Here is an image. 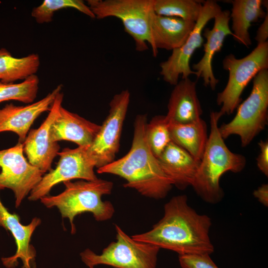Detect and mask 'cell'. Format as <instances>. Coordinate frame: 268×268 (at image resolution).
I'll use <instances>...</instances> for the list:
<instances>
[{
  "label": "cell",
  "instance_id": "cell-10",
  "mask_svg": "<svg viewBox=\"0 0 268 268\" xmlns=\"http://www.w3.org/2000/svg\"><path fill=\"white\" fill-rule=\"evenodd\" d=\"M130 101V93L127 89L114 96L109 103L108 115L88 147V153L94 160L97 169L114 161L119 150L123 124Z\"/></svg>",
  "mask_w": 268,
  "mask_h": 268
},
{
  "label": "cell",
  "instance_id": "cell-31",
  "mask_svg": "<svg viewBox=\"0 0 268 268\" xmlns=\"http://www.w3.org/2000/svg\"><path fill=\"white\" fill-rule=\"evenodd\" d=\"M253 196L265 206H268V185L264 184L253 192Z\"/></svg>",
  "mask_w": 268,
  "mask_h": 268
},
{
  "label": "cell",
  "instance_id": "cell-1",
  "mask_svg": "<svg viewBox=\"0 0 268 268\" xmlns=\"http://www.w3.org/2000/svg\"><path fill=\"white\" fill-rule=\"evenodd\" d=\"M211 218L191 207L185 195L172 197L164 215L152 228L131 237L140 242L176 252L179 255H210L214 246L209 235Z\"/></svg>",
  "mask_w": 268,
  "mask_h": 268
},
{
  "label": "cell",
  "instance_id": "cell-9",
  "mask_svg": "<svg viewBox=\"0 0 268 268\" xmlns=\"http://www.w3.org/2000/svg\"><path fill=\"white\" fill-rule=\"evenodd\" d=\"M88 147L65 148L60 151L58 154L60 158L56 168L44 174L30 193L28 199L30 201L40 200L62 182L73 179L91 181L97 179L94 172L96 163L88 153Z\"/></svg>",
  "mask_w": 268,
  "mask_h": 268
},
{
  "label": "cell",
  "instance_id": "cell-23",
  "mask_svg": "<svg viewBox=\"0 0 268 268\" xmlns=\"http://www.w3.org/2000/svg\"><path fill=\"white\" fill-rule=\"evenodd\" d=\"M40 65L39 56L32 53L17 58L6 49L0 48V81L15 83L36 74Z\"/></svg>",
  "mask_w": 268,
  "mask_h": 268
},
{
  "label": "cell",
  "instance_id": "cell-16",
  "mask_svg": "<svg viewBox=\"0 0 268 268\" xmlns=\"http://www.w3.org/2000/svg\"><path fill=\"white\" fill-rule=\"evenodd\" d=\"M230 15V11L221 10L214 18L212 28L204 29L203 36L206 40L203 45L204 55L199 62L192 66L194 71L197 72V77H201L204 86H209L213 90L215 89L219 80L216 78L212 70V59L221 50L225 37L229 35L233 36L229 25Z\"/></svg>",
  "mask_w": 268,
  "mask_h": 268
},
{
  "label": "cell",
  "instance_id": "cell-6",
  "mask_svg": "<svg viewBox=\"0 0 268 268\" xmlns=\"http://www.w3.org/2000/svg\"><path fill=\"white\" fill-rule=\"evenodd\" d=\"M116 241L110 243L98 255L89 249L80 254L82 261L89 268L105 265L116 268H156L160 248L129 236L115 225Z\"/></svg>",
  "mask_w": 268,
  "mask_h": 268
},
{
  "label": "cell",
  "instance_id": "cell-24",
  "mask_svg": "<svg viewBox=\"0 0 268 268\" xmlns=\"http://www.w3.org/2000/svg\"><path fill=\"white\" fill-rule=\"evenodd\" d=\"M202 5L201 2L194 0H154L153 8L158 15L196 22Z\"/></svg>",
  "mask_w": 268,
  "mask_h": 268
},
{
  "label": "cell",
  "instance_id": "cell-12",
  "mask_svg": "<svg viewBox=\"0 0 268 268\" xmlns=\"http://www.w3.org/2000/svg\"><path fill=\"white\" fill-rule=\"evenodd\" d=\"M221 10L220 6L214 0L203 2L195 27L186 42L180 47L172 50L168 59L160 64V74L165 82L175 86L180 76L184 79L191 74L197 75V72L190 67V59L195 50L202 46V33L205 25Z\"/></svg>",
  "mask_w": 268,
  "mask_h": 268
},
{
  "label": "cell",
  "instance_id": "cell-21",
  "mask_svg": "<svg viewBox=\"0 0 268 268\" xmlns=\"http://www.w3.org/2000/svg\"><path fill=\"white\" fill-rule=\"evenodd\" d=\"M230 18L233 37L239 43L249 47L252 45L249 29L252 23L264 18L267 14L261 0H234ZM268 11V10H267Z\"/></svg>",
  "mask_w": 268,
  "mask_h": 268
},
{
  "label": "cell",
  "instance_id": "cell-14",
  "mask_svg": "<svg viewBox=\"0 0 268 268\" xmlns=\"http://www.w3.org/2000/svg\"><path fill=\"white\" fill-rule=\"evenodd\" d=\"M41 223L40 218L34 217L28 224H22L19 216L10 212L0 198V226L10 232L16 245L13 255L1 259L5 267L14 268L20 259L23 263L22 268H35L36 250L30 242L33 233Z\"/></svg>",
  "mask_w": 268,
  "mask_h": 268
},
{
  "label": "cell",
  "instance_id": "cell-18",
  "mask_svg": "<svg viewBox=\"0 0 268 268\" xmlns=\"http://www.w3.org/2000/svg\"><path fill=\"white\" fill-rule=\"evenodd\" d=\"M100 125L91 122L78 114L60 107L58 115L51 125V140H67L78 146H89L97 135Z\"/></svg>",
  "mask_w": 268,
  "mask_h": 268
},
{
  "label": "cell",
  "instance_id": "cell-30",
  "mask_svg": "<svg viewBox=\"0 0 268 268\" xmlns=\"http://www.w3.org/2000/svg\"><path fill=\"white\" fill-rule=\"evenodd\" d=\"M268 12L264 18L263 22L259 27L257 34L255 37V40L258 44L265 43L268 41Z\"/></svg>",
  "mask_w": 268,
  "mask_h": 268
},
{
  "label": "cell",
  "instance_id": "cell-27",
  "mask_svg": "<svg viewBox=\"0 0 268 268\" xmlns=\"http://www.w3.org/2000/svg\"><path fill=\"white\" fill-rule=\"evenodd\" d=\"M145 135L150 149L158 158L171 141L169 124L165 116L153 117L146 125Z\"/></svg>",
  "mask_w": 268,
  "mask_h": 268
},
{
  "label": "cell",
  "instance_id": "cell-20",
  "mask_svg": "<svg viewBox=\"0 0 268 268\" xmlns=\"http://www.w3.org/2000/svg\"><path fill=\"white\" fill-rule=\"evenodd\" d=\"M196 83L188 77L182 79L174 86L165 116L169 123L187 124L201 119L202 110L197 94Z\"/></svg>",
  "mask_w": 268,
  "mask_h": 268
},
{
  "label": "cell",
  "instance_id": "cell-25",
  "mask_svg": "<svg viewBox=\"0 0 268 268\" xmlns=\"http://www.w3.org/2000/svg\"><path fill=\"white\" fill-rule=\"evenodd\" d=\"M39 84V79L36 74L18 83L0 81V103L9 100L32 103L37 97Z\"/></svg>",
  "mask_w": 268,
  "mask_h": 268
},
{
  "label": "cell",
  "instance_id": "cell-26",
  "mask_svg": "<svg viewBox=\"0 0 268 268\" xmlns=\"http://www.w3.org/2000/svg\"><path fill=\"white\" fill-rule=\"evenodd\" d=\"M67 8H74L91 18H95L87 4L81 0H44L33 8L31 16L38 23H49L53 20L56 11Z\"/></svg>",
  "mask_w": 268,
  "mask_h": 268
},
{
  "label": "cell",
  "instance_id": "cell-17",
  "mask_svg": "<svg viewBox=\"0 0 268 268\" xmlns=\"http://www.w3.org/2000/svg\"><path fill=\"white\" fill-rule=\"evenodd\" d=\"M196 22L181 18L160 15L153 10L149 18L152 55L158 49L173 50L182 46L194 29Z\"/></svg>",
  "mask_w": 268,
  "mask_h": 268
},
{
  "label": "cell",
  "instance_id": "cell-19",
  "mask_svg": "<svg viewBox=\"0 0 268 268\" xmlns=\"http://www.w3.org/2000/svg\"><path fill=\"white\" fill-rule=\"evenodd\" d=\"M157 159L173 186L180 190L192 186L200 161L172 141Z\"/></svg>",
  "mask_w": 268,
  "mask_h": 268
},
{
  "label": "cell",
  "instance_id": "cell-11",
  "mask_svg": "<svg viewBox=\"0 0 268 268\" xmlns=\"http://www.w3.org/2000/svg\"><path fill=\"white\" fill-rule=\"evenodd\" d=\"M23 143L0 150V191L11 190L15 206H20L24 199L40 181L44 173L31 165L24 156Z\"/></svg>",
  "mask_w": 268,
  "mask_h": 268
},
{
  "label": "cell",
  "instance_id": "cell-22",
  "mask_svg": "<svg viewBox=\"0 0 268 268\" xmlns=\"http://www.w3.org/2000/svg\"><path fill=\"white\" fill-rule=\"evenodd\" d=\"M169 124L171 141L200 161L208 136L205 121L201 118L187 124Z\"/></svg>",
  "mask_w": 268,
  "mask_h": 268
},
{
  "label": "cell",
  "instance_id": "cell-7",
  "mask_svg": "<svg viewBox=\"0 0 268 268\" xmlns=\"http://www.w3.org/2000/svg\"><path fill=\"white\" fill-rule=\"evenodd\" d=\"M154 0H88L87 4L96 18L114 17L120 19L125 31L133 39L135 49L143 52L151 48L149 18Z\"/></svg>",
  "mask_w": 268,
  "mask_h": 268
},
{
  "label": "cell",
  "instance_id": "cell-8",
  "mask_svg": "<svg viewBox=\"0 0 268 268\" xmlns=\"http://www.w3.org/2000/svg\"><path fill=\"white\" fill-rule=\"evenodd\" d=\"M223 68L229 72L227 83L218 93L216 102L221 106L218 112L222 116L230 115L242 101L241 97L249 82L262 70L268 69V42L258 44L247 56L237 59L232 54L222 61Z\"/></svg>",
  "mask_w": 268,
  "mask_h": 268
},
{
  "label": "cell",
  "instance_id": "cell-29",
  "mask_svg": "<svg viewBox=\"0 0 268 268\" xmlns=\"http://www.w3.org/2000/svg\"><path fill=\"white\" fill-rule=\"evenodd\" d=\"M260 152L257 158L259 169L266 176H268V141L261 140L258 143Z\"/></svg>",
  "mask_w": 268,
  "mask_h": 268
},
{
  "label": "cell",
  "instance_id": "cell-13",
  "mask_svg": "<svg viewBox=\"0 0 268 268\" xmlns=\"http://www.w3.org/2000/svg\"><path fill=\"white\" fill-rule=\"evenodd\" d=\"M63 98L64 94L61 91L57 94L46 119L38 128L29 131L23 143L24 153L28 162L44 173L52 169V162L60 151L58 142L51 139L50 130L58 115Z\"/></svg>",
  "mask_w": 268,
  "mask_h": 268
},
{
  "label": "cell",
  "instance_id": "cell-5",
  "mask_svg": "<svg viewBox=\"0 0 268 268\" xmlns=\"http://www.w3.org/2000/svg\"><path fill=\"white\" fill-rule=\"evenodd\" d=\"M237 109L234 118L219 127V131L224 139L232 135H238L242 146L246 147L268 124V69L261 70L254 77L249 96Z\"/></svg>",
  "mask_w": 268,
  "mask_h": 268
},
{
  "label": "cell",
  "instance_id": "cell-32",
  "mask_svg": "<svg viewBox=\"0 0 268 268\" xmlns=\"http://www.w3.org/2000/svg\"></svg>",
  "mask_w": 268,
  "mask_h": 268
},
{
  "label": "cell",
  "instance_id": "cell-2",
  "mask_svg": "<svg viewBox=\"0 0 268 268\" xmlns=\"http://www.w3.org/2000/svg\"><path fill=\"white\" fill-rule=\"evenodd\" d=\"M146 114L134 120L131 147L123 157L97 169L98 174H111L124 179L125 188L134 189L141 195L156 200L165 198L173 186L147 141Z\"/></svg>",
  "mask_w": 268,
  "mask_h": 268
},
{
  "label": "cell",
  "instance_id": "cell-15",
  "mask_svg": "<svg viewBox=\"0 0 268 268\" xmlns=\"http://www.w3.org/2000/svg\"><path fill=\"white\" fill-rule=\"evenodd\" d=\"M62 85H58L52 92L40 100L25 106L6 104L0 109V133L11 132L23 143L35 120L42 113L49 111Z\"/></svg>",
  "mask_w": 268,
  "mask_h": 268
},
{
  "label": "cell",
  "instance_id": "cell-28",
  "mask_svg": "<svg viewBox=\"0 0 268 268\" xmlns=\"http://www.w3.org/2000/svg\"><path fill=\"white\" fill-rule=\"evenodd\" d=\"M182 268H219L210 255H179Z\"/></svg>",
  "mask_w": 268,
  "mask_h": 268
},
{
  "label": "cell",
  "instance_id": "cell-3",
  "mask_svg": "<svg viewBox=\"0 0 268 268\" xmlns=\"http://www.w3.org/2000/svg\"><path fill=\"white\" fill-rule=\"evenodd\" d=\"M221 117L218 112L210 113V132L192 185L202 200L211 204L219 202L224 197L220 185L221 176L228 171H242L247 162L244 156L232 152L225 143L219 131Z\"/></svg>",
  "mask_w": 268,
  "mask_h": 268
},
{
  "label": "cell",
  "instance_id": "cell-4",
  "mask_svg": "<svg viewBox=\"0 0 268 268\" xmlns=\"http://www.w3.org/2000/svg\"><path fill=\"white\" fill-rule=\"evenodd\" d=\"M63 183L65 189L62 193L47 195L40 200L47 208L57 207L63 218L68 219L72 234L76 232L74 220L77 215L89 212L99 222L112 217L115 213L114 205L110 201L102 200L103 196L111 194L113 188L112 182L97 178Z\"/></svg>",
  "mask_w": 268,
  "mask_h": 268
}]
</instances>
